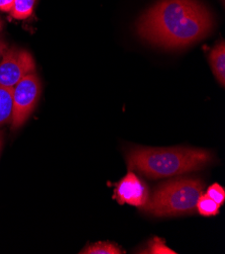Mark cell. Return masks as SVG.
<instances>
[{"label": "cell", "mask_w": 225, "mask_h": 254, "mask_svg": "<svg viewBox=\"0 0 225 254\" xmlns=\"http://www.w3.org/2000/svg\"><path fill=\"white\" fill-rule=\"evenodd\" d=\"M211 161L210 152L193 148H135L127 155L129 169L136 170L149 179L196 171Z\"/></svg>", "instance_id": "7a4b0ae2"}, {"label": "cell", "mask_w": 225, "mask_h": 254, "mask_svg": "<svg viewBox=\"0 0 225 254\" xmlns=\"http://www.w3.org/2000/svg\"><path fill=\"white\" fill-rule=\"evenodd\" d=\"M142 253H153V254H175L174 250L170 249L165 241L159 237L153 238L148 242V248L145 249Z\"/></svg>", "instance_id": "7c38bea8"}, {"label": "cell", "mask_w": 225, "mask_h": 254, "mask_svg": "<svg viewBox=\"0 0 225 254\" xmlns=\"http://www.w3.org/2000/svg\"><path fill=\"white\" fill-rule=\"evenodd\" d=\"M41 90V81L35 72L23 77L13 87L10 121L12 130L19 129L27 122L38 104Z\"/></svg>", "instance_id": "277c9868"}, {"label": "cell", "mask_w": 225, "mask_h": 254, "mask_svg": "<svg viewBox=\"0 0 225 254\" xmlns=\"http://www.w3.org/2000/svg\"><path fill=\"white\" fill-rule=\"evenodd\" d=\"M12 90L13 87L0 85V126H3L11 121Z\"/></svg>", "instance_id": "ba28073f"}, {"label": "cell", "mask_w": 225, "mask_h": 254, "mask_svg": "<svg viewBox=\"0 0 225 254\" xmlns=\"http://www.w3.org/2000/svg\"><path fill=\"white\" fill-rule=\"evenodd\" d=\"M204 184L200 180L179 179L160 186L142 210L158 217L190 214L196 209Z\"/></svg>", "instance_id": "3957f363"}, {"label": "cell", "mask_w": 225, "mask_h": 254, "mask_svg": "<svg viewBox=\"0 0 225 254\" xmlns=\"http://www.w3.org/2000/svg\"><path fill=\"white\" fill-rule=\"evenodd\" d=\"M14 0H0V10L4 12H10L13 6Z\"/></svg>", "instance_id": "5bb4252c"}, {"label": "cell", "mask_w": 225, "mask_h": 254, "mask_svg": "<svg viewBox=\"0 0 225 254\" xmlns=\"http://www.w3.org/2000/svg\"><path fill=\"white\" fill-rule=\"evenodd\" d=\"M36 0H14L10 14L15 19H26L33 13Z\"/></svg>", "instance_id": "9c48e42d"}, {"label": "cell", "mask_w": 225, "mask_h": 254, "mask_svg": "<svg viewBox=\"0 0 225 254\" xmlns=\"http://www.w3.org/2000/svg\"><path fill=\"white\" fill-rule=\"evenodd\" d=\"M149 197L148 188L137 175L130 171L114 189L115 198L120 205L128 204L136 208H143Z\"/></svg>", "instance_id": "8992f818"}, {"label": "cell", "mask_w": 225, "mask_h": 254, "mask_svg": "<svg viewBox=\"0 0 225 254\" xmlns=\"http://www.w3.org/2000/svg\"><path fill=\"white\" fill-rule=\"evenodd\" d=\"M35 61L31 53L23 49H7L0 63V85L14 87L23 77L34 73Z\"/></svg>", "instance_id": "5b68a950"}, {"label": "cell", "mask_w": 225, "mask_h": 254, "mask_svg": "<svg viewBox=\"0 0 225 254\" xmlns=\"http://www.w3.org/2000/svg\"><path fill=\"white\" fill-rule=\"evenodd\" d=\"M221 1H222V2H224V0H221Z\"/></svg>", "instance_id": "ac0fdd59"}, {"label": "cell", "mask_w": 225, "mask_h": 254, "mask_svg": "<svg viewBox=\"0 0 225 254\" xmlns=\"http://www.w3.org/2000/svg\"><path fill=\"white\" fill-rule=\"evenodd\" d=\"M214 27L210 10L198 0H160L136 23L140 38L166 49H181L199 42Z\"/></svg>", "instance_id": "6da1fadb"}, {"label": "cell", "mask_w": 225, "mask_h": 254, "mask_svg": "<svg viewBox=\"0 0 225 254\" xmlns=\"http://www.w3.org/2000/svg\"><path fill=\"white\" fill-rule=\"evenodd\" d=\"M214 201H216L219 206L224 204L225 200V190L219 184H213L207 189V193Z\"/></svg>", "instance_id": "4fadbf2b"}, {"label": "cell", "mask_w": 225, "mask_h": 254, "mask_svg": "<svg viewBox=\"0 0 225 254\" xmlns=\"http://www.w3.org/2000/svg\"><path fill=\"white\" fill-rule=\"evenodd\" d=\"M82 254H121L124 253L116 244L111 242H97L84 248Z\"/></svg>", "instance_id": "8fae6325"}, {"label": "cell", "mask_w": 225, "mask_h": 254, "mask_svg": "<svg viewBox=\"0 0 225 254\" xmlns=\"http://www.w3.org/2000/svg\"><path fill=\"white\" fill-rule=\"evenodd\" d=\"M219 208L220 206L217 202L214 201L207 194L200 195L196 204L197 211L199 212L200 215H202L204 217L216 216L219 213Z\"/></svg>", "instance_id": "30bf717a"}, {"label": "cell", "mask_w": 225, "mask_h": 254, "mask_svg": "<svg viewBox=\"0 0 225 254\" xmlns=\"http://www.w3.org/2000/svg\"><path fill=\"white\" fill-rule=\"evenodd\" d=\"M7 49H8L7 43L2 38H0V57L3 56V54L5 53V51Z\"/></svg>", "instance_id": "9a60e30c"}, {"label": "cell", "mask_w": 225, "mask_h": 254, "mask_svg": "<svg viewBox=\"0 0 225 254\" xmlns=\"http://www.w3.org/2000/svg\"><path fill=\"white\" fill-rule=\"evenodd\" d=\"M209 61L216 80L223 87L225 84V44L223 41L211 50Z\"/></svg>", "instance_id": "52a82bcc"}, {"label": "cell", "mask_w": 225, "mask_h": 254, "mask_svg": "<svg viewBox=\"0 0 225 254\" xmlns=\"http://www.w3.org/2000/svg\"><path fill=\"white\" fill-rule=\"evenodd\" d=\"M2 28H3V22L1 21V19H0V32H1Z\"/></svg>", "instance_id": "e0dca14e"}, {"label": "cell", "mask_w": 225, "mask_h": 254, "mask_svg": "<svg viewBox=\"0 0 225 254\" xmlns=\"http://www.w3.org/2000/svg\"><path fill=\"white\" fill-rule=\"evenodd\" d=\"M2 143H3V139H2V133L0 132V151H1V148H2Z\"/></svg>", "instance_id": "2e32d148"}]
</instances>
